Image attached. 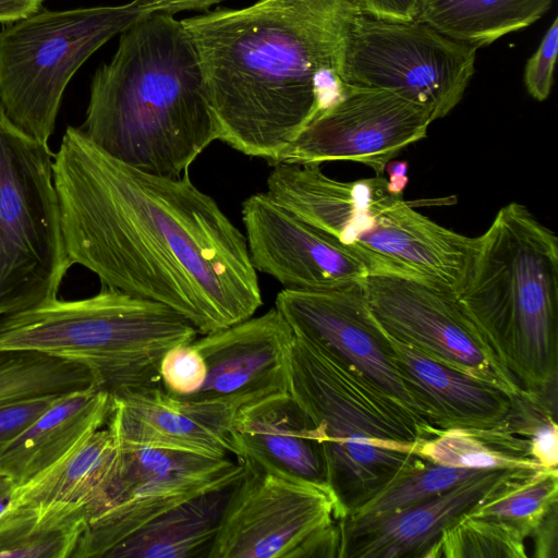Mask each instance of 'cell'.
Masks as SVG:
<instances>
[{
	"label": "cell",
	"instance_id": "obj_34",
	"mask_svg": "<svg viewBox=\"0 0 558 558\" xmlns=\"http://www.w3.org/2000/svg\"><path fill=\"white\" fill-rule=\"evenodd\" d=\"M63 397L65 396H50L0 404V453Z\"/></svg>",
	"mask_w": 558,
	"mask_h": 558
},
{
	"label": "cell",
	"instance_id": "obj_15",
	"mask_svg": "<svg viewBox=\"0 0 558 558\" xmlns=\"http://www.w3.org/2000/svg\"><path fill=\"white\" fill-rule=\"evenodd\" d=\"M275 308L294 333L344 360L427 423L401 375L388 335L371 312L363 281L325 290L283 289Z\"/></svg>",
	"mask_w": 558,
	"mask_h": 558
},
{
	"label": "cell",
	"instance_id": "obj_16",
	"mask_svg": "<svg viewBox=\"0 0 558 558\" xmlns=\"http://www.w3.org/2000/svg\"><path fill=\"white\" fill-rule=\"evenodd\" d=\"M251 263L284 289L325 290L362 282L366 267L331 238L276 204L265 192L242 203Z\"/></svg>",
	"mask_w": 558,
	"mask_h": 558
},
{
	"label": "cell",
	"instance_id": "obj_18",
	"mask_svg": "<svg viewBox=\"0 0 558 558\" xmlns=\"http://www.w3.org/2000/svg\"><path fill=\"white\" fill-rule=\"evenodd\" d=\"M111 397L107 427L117 445L208 458L234 456L231 425L236 410L229 405L177 398L160 384Z\"/></svg>",
	"mask_w": 558,
	"mask_h": 558
},
{
	"label": "cell",
	"instance_id": "obj_3",
	"mask_svg": "<svg viewBox=\"0 0 558 558\" xmlns=\"http://www.w3.org/2000/svg\"><path fill=\"white\" fill-rule=\"evenodd\" d=\"M81 129L111 157L169 178L218 141L199 58L181 21L151 13L120 34L114 56L92 78Z\"/></svg>",
	"mask_w": 558,
	"mask_h": 558
},
{
	"label": "cell",
	"instance_id": "obj_7",
	"mask_svg": "<svg viewBox=\"0 0 558 558\" xmlns=\"http://www.w3.org/2000/svg\"><path fill=\"white\" fill-rule=\"evenodd\" d=\"M171 307L102 286L89 298H54L0 318V350L33 351L78 363L111 396L160 384L159 364L197 338Z\"/></svg>",
	"mask_w": 558,
	"mask_h": 558
},
{
	"label": "cell",
	"instance_id": "obj_19",
	"mask_svg": "<svg viewBox=\"0 0 558 558\" xmlns=\"http://www.w3.org/2000/svg\"><path fill=\"white\" fill-rule=\"evenodd\" d=\"M529 471L484 470L400 511L367 520H340L339 558H429L449 525Z\"/></svg>",
	"mask_w": 558,
	"mask_h": 558
},
{
	"label": "cell",
	"instance_id": "obj_20",
	"mask_svg": "<svg viewBox=\"0 0 558 558\" xmlns=\"http://www.w3.org/2000/svg\"><path fill=\"white\" fill-rule=\"evenodd\" d=\"M234 457L286 477L327 485L312 425L289 391L241 407L232 421Z\"/></svg>",
	"mask_w": 558,
	"mask_h": 558
},
{
	"label": "cell",
	"instance_id": "obj_32",
	"mask_svg": "<svg viewBox=\"0 0 558 558\" xmlns=\"http://www.w3.org/2000/svg\"><path fill=\"white\" fill-rule=\"evenodd\" d=\"M206 377V362L193 341L169 349L159 364L161 387L177 398H189L198 392Z\"/></svg>",
	"mask_w": 558,
	"mask_h": 558
},
{
	"label": "cell",
	"instance_id": "obj_26",
	"mask_svg": "<svg viewBox=\"0 0 558 558\" xmlns=\"http://www.w3.org/2000/svg\"><path fill=\"white\" fill-rule=\"evenodd\" d=\"M86 523L83 508L11 505L0 515V558L71 557Z\"/></svg>",
	"mask_w": 558,
	"mask_h": 558
},
{
	"label": "cell",
	"instance_id": "obj_38",
	"mask_svg": "<svg viewBox=\"0 0 558 558\" xmlns=\"http://www.w3.org/2000/svg\"><path fill=\"white\" fill-rule=\"evenodd\" d=\"M146 13H163L173 15L182 11L207 10L225 0H134Z\"/></svg>",
	"mask_w": 558,
	"mask_h": 558
},
{
	"label": "cell",
	"instance_id": "obj_24",
	"mask_svg": "<svg viewBox=\"0 0 558 558\" xmlns=\"http://www.w3.org/2000/svg\"><path fill=\"white\" fill-rule=\"evenodd\" d=\"M116 441L105 426L32 482L16 486L12 505L62 506L88 511L108 476Z\"/></svg>",
	"mask_w": 558,
	"mask_h": 558
},
{
	"label": "cell",
	"instance_id": "obj_25",
	"mask_svg": "<svg viewBox=\"0 0 558 558\" xmlns=\"http://www.w3.org/2000/svg\"><path fill=\"white\" fill-rule=\"evenodd\" d=\"M554 0H424L416 20L475 49L530 26Z\"/></svg>",
	"mask_w": 558,
	"mask_h": 558
},
{
	"label": "cell",
	"instance_id": "obj_35",
	"mask_svg": "<svg viewBox=\"0 0 558 558\" xmlns=\"http://www.w3.org/2000/svg\"><path fill=\"white\" fill-rule=\"evenodd\" d=\"M367 16L389 22H411L417 19L424 0H352Z\"/></svg>",
	"mask_w": 558,
	"mask_h": 558
},
{
	"label": "cell",
	"instance_id": "obj_29",
	"mask_svg": "<svg viewBox=\"0 0 558 558\" xmlns=\"http://www.w3.org/2000/svg\"><path fill=\"white\" fill-rule=\"evenodd\" d=\"M558 500L557 469L529 471L507 483L466 514L500 520L530 537Z\"/></svg>",
	"mask_w": 558,
	"mask_h": 558
},
{
	"label": "cell",
	"instance_id": "obj_9",
	"mask_svg": "<svg viewBox=\"0 0 558 558\" xmlns=\"http://www.w3.org/2000/svg\"><path fill=\"white\" fill-rule=\"evenodd\" d=\"M147 15L121 5L39 10L0 29V105L23 132L48 145L64 90L101 46Z\"/></svg>",
	"mask_w": 558,
	"mask_h": 558
},
{
	"label": "cell",
	"instance_id": "obj_17",
	"mask_svg": "<svg viewBox=\"0 0 558 558\" xmlns=\"http://www.w3.org/2000/svg\"><path fill=\"white\" fill-rule=\"evenodd\" d=\"M294 332L275 308L196 338L207 365L198 392L182 398L239 410L274 393L289 391L288 356Z\"/></svg>",
	"mask_w": 558,
	"mask_h": 558
},
{
	"label": "cell",
	"instance_id": "obj_14",
	"mask_svg": "<svg viewBox=\"0 0 558 558\" xmlns=\"http://www.w3.org/2000/svg\"><path fill=\"white\" fill-rule=\"evenodd\" d=\"M432 111L393 92L349 85L319 113L278 162L353 161L384 175L405 147L427 136Z\"/></svg>",
	"mask_w": 558,
	"mask_h": 558
},
{
	"label": "cell",
	"instance_id": "obj_31",
	"mask_svg": "<svg viewBox=\"0 0 558 558\" xmlns=\"http://www.w3.org/2000/svg\"><path fill=\"white\" fill-rule=\"evenodd\" d=\"M524 542L506 522L465 513L442 532L429 558H526Z\"/></svg>",
	"mask_w": 558,
	"mask_h": 558
},
{
	"label": "cell",
	"instance_id": "obj_36",
	"mask_svg": "<svg viewBox=\"0 0 558 558\" xmlns=\"http://www.w3.org/2000/svg\"><path fill=\"white\" fill-rule=\"evenodd\" d=\"M531 456L546 469H557L558 426L556 416L542 421L531 436Z\"/></svg>",
	"mask_w": 558,
	"mask_h": 558
},
{
	"label": "cell",
	"instance_id": "obj_8",
	"mask_svg": "<svg viewBox=\"0 0 558 558\" xmlns=\"http://www.w3.org/2000/svg\"><path fill=\"white\" fill-rule=\"evenodd\" d=\"M53 154L0 105V318L58 296L73 266L52 174Z\"/></svg>",
	"mask_w": 558,
	"mask_h": 558
},
{
	"label": "cell",
	"instance_id": "obj_2",
	"mask_svg": "<svg viewBox=\"0 0 558 558\" xmlns=\"http://www.w3.org/2000/svg\"><path fill=\"white\" fill-rule=\"evenodd\" d=\"M352 0H257L181 21L197 51L218 141L277 163L338 101Z\"/></svg>",
	"mask_w": 558,
	"mask_h": 558
},
{
	"label": "cell",
	"instance_id": "obj_11",
	"mask_svg": "<svg viewBox=\"0 0 558 558\" xmlns=\"http://www.w3.org/2000/svg\"><path fill=\"white\" fill-rule=\"evenodd\" d=\"M474 47L426 23L389 22L360 13L344 39L339 76L349 84L393 92L446 117L475 72Z\"/></svg>",
	"mask_w": 558,
	"mask_h": 558
},
{
	"label": "cell",
	"instance_id": "obj_21",
	"mask_svg": "<svg viewBox=\"0 0 558 558\" xmlns=\"http://www.w3.org/2000/svg\"><path fill=\"white\" fill-rule=\"evenodd\" d=\"M389 339L409 390L437 432L490 428L508 414L513 397L501 388Z\"/></svg>",
	"mask_w": 558,
	"mask_h": 558
},
{
	"label": "cell",
	"instance_id": "obj_10",
	"mask_svg": "<svg viewBox=\"0 0 558 558\" xmlns=\"http://www.w3.org/2000/svg\"><path fill=\"white\" fill-rule=\"evenodd\" d=\"M244 465L209 558H339L345 515L328 485Z\"/></svg>",
	"mask_w": 558,
	"mask_h": 558
},
{
	"label": "cell",
	"instance_id": "obj_27",
	"mask_svg": "<svg viewBox=\"0 0 558 558\" xmlns=\"http://www.w3.org/2000/svg\"><path fill=\"white\" fill-rule=\"evenodd\" d=\"M417 453L434 463L480 470L546 469L529 457L526 444L495 425L447 429L418 442Z\"/></svg>",
	"mask_w": 558,
	"mask_h": 558
},
{
	"label": "cell",
	"instance_id": "obj_1",
	"mask_svg": "<svg viewBox=\"0 0 558 558\" xmlns=\"http://www.w3.org/2000/svg\"><path fill=\"white\" fill-rule=\"evenodd\" d=\"M52 174L70 262L102 286L162 303L202 335L262 306L244 233L187 171H142L68 126Z\"/></svg>",
	"mask_w": 558,
	"mask_h": 558
},
{
	"label": "cell",
	"instance_id": "obj_6",
	"mask_svg": "<svg viewBox=\"0 0 558 558\" xmlns=\"http://www.w3.org/2000/svg\"><path fill=\"white\" fill-rule=\"evenodd\" d=\"M458 299L519 386L557 390L558 238L524 205L501 207L476 238Z\"/></svg>",
	"mask_w": 558,
	"mask_h": 558
},
{
	"label": "cell",
	"instance_id": "obj_30",
	"mask_svg": "<svg viewBox=\"0 0 558 558\" xmlns=\"http://www.w3.org/2000/svg\"><path fill=\"white\" fill-rule=\"evenodd\" d=\"M482 471L425 460L396 476L344 519L360 521L400 511L437 496Z\"/></svg>",
	"mask_w": 558,
	"mask_h": 558
},
{
	"label": "cell",
	"instance_id": "obj_13",
	"mask_svg": "<svg viewBox=\"0 0 558 558\" xmlns=\"http://www.w3.org/2000/svg\"><path fill=\"white\" fill-rule=\"evenodd\" d=\"M363 286L372 314L389 337L512 397L524 392L453 292L399 276H367Z\"/></svg>",
	"mask_w": 558,
	"mask_h": 558
},
{
	"label": "cell",
	"instance_id": "obj_12",
	"mask_svg": "<svg viewBox=\"0 0 558 558\" xmlns=\"http://www.w3.org/2000/svg\"><path fill=\"white\" fill-rule=\"evenodd\" d=\"M245 465L230 457L197 454L116 444L104 486L90 507L72 558L106 553L181 502L235 484Z\"/></svg>",
	"mask_w": 558,
	"mask_h": 558
},
{
	"label": "cell",
	"instance_id": "obj_37",
	"mask_svg": "<svg viewBox=\"0 0 558 558\" xmlns=\"http://www.w3.org/2000/svg\"><path fill=\"white\" fill-rule=\"evenodd\" d=\"M530 537L535 541L534 557H557V505L551 507Z\"/></svg>",
	"mask_w": 558,
	"mask_h": 558
},
{
	"label": "cell",
	"instance_id": "obj_5",
	"mask_svg": "<svg viewBox=\"0 0 558 558\" xmlns=\"http://www.w3.org/2000/svg\"><path fill=\"white\" fill-rule=\"evenodd\" d=\"M288 369L289 392L312 425L345 517L426 460L418 442L440 432L331 351L294 333Z\"/></svg>",
	"mask_w": 558,
	"mask_h": 558
},
{
	"label": "cell",
	"instance_id": "obj_40",
	"mask_svg": "<svg viewBox=\"0 0 558 558\" xmlns=\"http://www.w3.org/2000/svg\"><path fill=\"white\" fill-rule=\"evenodd\" d=\"M407 161H390L387 163L385 171L388 173V184L390 190L396 194H403L409 182L407 171Z\"/></svg>",
	"mask_w": 558,
	"mask_h": 558
},
{
	"label": "cell",
	"instance_id": "obj_23",
	"mask_svg": "<svg viewBox=\"0 0 558 558\" xmlns=\"http://www.w3.org/2000/svg\"><path fill=\"white\" fill-rule=\"evenodd\" d=\"M233 485L169 509L114 545L104 558H209Z\"/></svg>",
	"mask_w": 558,
	"mask_h": 558
},
{
	"label": "cell",
	"instance_id": "obj_39",
	"mask_svg": "<svg viewBox=\"0 0 558 558\" xmlns=\"http://www.w3.org/2000/svg\"><path fill=\"white\" fill-rule=\"evenodd\" d=\"M43 0H0V23H13L41 9Z\"/></svg>",
	"mask_w": 558,
	"mask_h": 558
},
{
	"label": "cell",
	"instance_id": "obj_22",
	"mask_svg": "<svg viewBox=\"0 0 558 558\" xmlns=\"http://www.w3.org/2000/svg\"><path fill=\"white\" fill-rule=\"evenodd\" d=\"M109 392L93 387L59 399L0 453V477L25 485L107 425Z\"/></svg>",
	"mask_w": 558,
	"mask_h": 558
},
{
	"label": "cell",
	"instance_id": "obj_4",
	"mask_svg": "<svg viewBox=\"0 0 558 558\" xmlns=\"http://www.w3.org/2000/svg\"><path fill=\"white\" fill-rule=\"evenodd\" d=\"M266 185L276 204L348 250L368 276L422 280L456 295L462 289L476 238L417 211L385 175L344 182L317 163L277 162Z\"/></svg>",
	"mask_w": 558,
	"mask_h": 558
},
{
	"label": "cell",
	"instance_id": "obj_33",
	"mask_svg": "<svg viewBox=\"0 0 558 558\" xmlns=\"http://www.w3.org/2000/svg\"><path fill=\"white\" fill-rule=\"evenodd\" d=\"M557 53L558 19L555 17L538 48L529 58L524 68L523 81L525 88L538 101H544L550 94Z\"/></svg>",
	"mask_w": 558,
	"mask_h": 558
},
{
	"label": "cell",
	"instance_id": "obj_28",
	"mask_svg": "<svg viewBox=\"0 0 558 558\" xmlns=\"http://www.w3.org/2000/svg\"><path fill=\"white\" fill-rule=\"evenodd\" d=\"M93 387H97L93 374L78 363L33 351L0 350V404Z\"/></svg>",
	"mask_w": 558,
	"mask_h": 558
},
{
	"label": "cell",
	"instance_id": "obj_41",
	"mask_svg": "<svg viewBox=\"0 0 558 558\" xmlns=\"http://www.w3.org/2000/svg\"><path fill=\"white\" fill-rule=\"evenodd\" d=\"M15 488L11 481L0 477V515L13 504Z\"/></svg>",
	"mask_w": 558,
	"mask_h": 558
}]
</instances>
